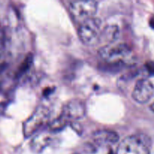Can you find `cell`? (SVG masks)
<instances>
[{"mask_svg":"<svg viewBox=\"0 0 154 154\" xmlns=\"http://www.w3.org/2000/svg\"><path fill=\"white\" fill-rule=\"evenodd\" d=\"M150 26H151L152 28L154 29V17H152L151 19H150Z\"/></svg>","mask_w":154,"mask_h":154,"instance_id":"cell-17","label":"cell"},{"mask_svg":"<svg viewBox=\"0 0 154 154\" xmlns=\"http://www.w3.org/2000/svg\"><path fill=\"white\" fill-rule=\"evenodd\" d=\"M6 46V38L5 34L2 30L0 32V58L2 56L3 53H4L5 49Z\"/></svg>","mask_w":154,"mask_h":154,"instance_id":"cell-13","label":"cell"},{"mask_svg":"<svg viewBox=\"0 0 154 154\" xmlns=\"http://www.w3.org/2000/svg\"><path fill=\"white\" fill-rule=\"evenodd\" d=\"M85 113L86 106L84 102L78 99H73L65 105L61 115L69 121L83 118Z\"/></svg>","mask_w":154,"mask_h":154,"instance_id":"cell-7","label":"cell"},{"mask_svg":"<svg viewBox=\"0 0 154 154\" xmlns=\"http://www.w3.org/2000/svg\"><path fill=\"white\" fill-rule=\"evenodd\" d=\"M6 108H7V104L5 102H2V103H0V115H2L5 112Z\"/></svg>","mask_w":154,"mask_h":154,"instance_id":"cell-16","label":"cell"},{"mask_svg":"<svg viewBox=\"0 0 154 154\" xmlns=\"http://www.w3.org/2000/svg\"><path fill=\"white\" fill-rule=\"evenodd\" d=\"M151 141L144 134L129 135L122 140L116 154H150Z\"/></svg>","mask_w":154,"mask_h":154,"instance_id":"cell-2","label":"cell"},{"mask_svg":"<svg viewBox=\"0 0 154 154\" xmlns=\"http://www.w3.org/2000/svg\"><path fill=\"white\" fill-rule=\"evenodd\" d=\"M150 109H151V111H153V112H154V103H153L150 105Z\"/></svg>","mask_w":154,"mask_h":154,"instance_id":"cell-18","label":"cell"},{"mask_svg":"<svg viewBox=\"0 0 154 154\" xmlns=\"http://www.w3.org/2000/svg\"><path fill=\"white\" fill-rule=\"evenodd\" d=\"M8 68V63L5 62H0V75L6 70Z\"/></svg>","mask_w":154,"mask_h":154,"instance_id":"cell-15","label":"cell"},{"mask_svg":"<svg viewBox=\"0 0 154 154\" xmlns=\"http://www.w3.org/2000/svg\"><path fill=\"white\" fill-rule=\"evenodd\" d=\"M98 8L96 1H73L69 4V11L72 17L81 23L94 17Z\"/></svg>","mask_w":154,"mask_h":154,"instance_id":"cell-5","label":"cell"},{"mask_svg":"<svg viewBox=\"0 0 154 154\" xmlns=\"http://www.w3.org/2000/svg\"><path fill=\"white\" fill-rule=\"evenodd\" d=\"M51 117V111L47 107L40 105L37 107L34 112L24 122L23 132L26 138L32 136L35 132L48 123Z\"/></svg>","mask_w":154,"mask_h":154,"instance_id":"cell-4","label":"cell"},{"mask_svg":"<svg viewBox=\"0 0 154 154\" xmlns=\"http://www.w3.org/2000/svg\"><path fill=\"white\" fill-rule=\"evenodd\" d=\"M145 68L147 71L150 75H154V63L153 62H148L146 63Z\"/></svg>","mask_w":154,"mask_h":154,"instance_id":"cell-14","label":"cell"},{"mask_svg":"<svg viewBox=\"0 0 154 154\" xmlns=\"http://www.w3.org/2000/svg\"><path fill=\"white\" fill-rule=\"evenodd\" d=\"M99 54L105 62V66L114 71L121 69L126 64V60L131 57L132 50L126 44L114 42L102 47Z\"/></svg>","mask_w":154,"mask_h":154,"instance_id":"cell-1","label":"cell"},{"mask_svg":"<svg viewBox=\"0 0 154 154\" xmlns=\"http://www.w3.org/2000/svg\"><path fill=\"white\" fill-rule=\"evenodd\" d=\"M102 29V20L93 17L80 23L78 34L83 43L88 46H94L101 42Z\"/></svg>","mask_w":154,"mask_h":154,"instance_id":"cell-3","label":"cell"},{"mask_svg":"<svg viewBox=\"0 0 154 154\" xmlns=\"http://www.w3.org/2000/svg\"><path fill=\"white\" fill-rule=\"evenodd\" d=\"M0 89H1V84H0Z\"/></svg>","mask_w":154,"mask_h":154,"instance_id":"cell-20","label":"cell"},{"mask_svg":"<svg viewBox=\"0 0 154 154\" xmlns=\"http://www.w3.org/2000/svg\"><path fill=\"white\" fill-rule=\"evenodd\" d=\"M32 55H31V54H29L26 57L25 60H24L23 62L22 63V64L20 66L19 69H18L17 72V77H18V78H19V77H21L24 73H26V72L29 69L30 66H31L32 63Z\"/></svg>","mask_w":154,"mask_h":154,"instance_id":"cell-12","label":"cell"},{"mask_svg":"<svg viewBox=\"0 0 154 154\" xmlns=\"http://www.w3.org/2000/svg\"><path fill=\"white\" fill-rule=\"evenodd\" d=\"M119 35V29L117 26H108L104 27L101 35V41L106 42V45L114 43Z\"/></svg>","mask_w":154,"mask_h":154,"instance_id":"cell-10","label":"cell"},{"mask_svg":"<svg viewBox=\"0 0 154 154\" xmlns=\"http://www.w3.org/2000/svg\"><path fill=\"white\" fill-rule=\"evenodd\" d=\"M1 30H2V29H1V25H0V32H1Z\"/></svg>","mask_w":154,"mask_h":154,"instance_id":"cell-19","label":"cell"},{"mask_svg":"<svg viewBox=\"0 0 154 154\" xmlns=\"http://www.w3.org/2000/svg\"><path fill=\"white\" fill-rule=\"evenodd\" d=\"M154 94V85L148 79L141 78L135 84L132 91V98L140 104L147 103Z\"/></svg>","mask_w":154,"mask_h":154,"instance_id":"cell-6","label":"cell"},{"mask_svg":"<svg viewBox=\"0 0 154 154\" xmlns=\"http://www.w3.org/2000/svg\"><path fill=\"white\" fill-rule=\"evenodd\" d=\"M93 140L95 146L108 145L116 144L119 141V135L117 132L109 129H101L95 132L93 135Z\"/></svg>","mask_w":154,"mask_h":154,"instance_id":"cell-8","label":"cell"},{"mask_svg":"<svg viewBox=\"0 0 154 154\" xmlns=\"http://www.w3.org/2000/svg\"><path fill=\"white\" fill-rule=\"evenodd\" d=\"M51 140V137L48 134H39L32 140L30 147L35 153H41L50 144Z\"/></svg>","mask_w":154,"mask_h":154,"instance_id":"cell-9","label":"cell"},{"mask_svg":"<svg viewBox=\"0 0 154 154\" xmlns=\"http://www.w3.org/2000/svg\"><path fill=\"white\" fill-rule=\"evenodd\" d=\"M68 123L69 121L63 116L60 115V117L56 118L55 120H54V121L50 123L49 129L52 132H57V131L63 129L68 124Z\"/></svg>","mask_w":154,"mask_h":154,"instance_id":"cell-11","label":"cell"}]
</instances>
